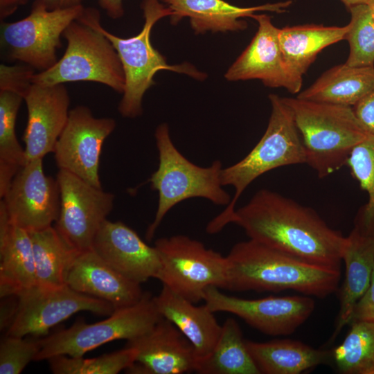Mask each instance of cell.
<instances>
[{
    "label": "cell",
    "instance_id": "cell-28",
    "mask_svg": "<svg viewBox=\"0 0 374 374\" xmlns=\"http://www.w3.org/2000/svg\"><path fill=\"white\" fill-rule=\"evenodd\" d=\"M35 267V285L53 289L66 285V275L78 253L63 240L53 226L29 232Z\"/></svg>",
    "mask_w": 374,
    "mask_h": 374
},
{
    "label": "cell",
    "instance_id": "cell-32",
    "mask_svg": "<svg viewBox=\"0 0 374 374\" xmlns=\"http://www.w3.org/2000/svg\"><path fill=\"white\" fill-rule=\"evenodd\" d=\"M346 166L368 195V201L355 219V226L362 233L374 238V136L368 135L352 150Z\"/></svg>",
    "mask_w": 374,
    "mask_h": 374
},
{
    "label": "cell",
    "instance_id": "cell-9",
    "mask_svg": "<svg viewBox=\"0 0 374 374\" xmlns=\"http://www.w3.org/2000/svg\"><path fill=\"white\" fill-rule=\"evenodd\" d=\"M161 262L158 278L163 285L197 303L206 288L227 289L226 256L184 235L157 239L154 242Z\"/></svg>",
    "mask_w": 374,
    "mask_h": 374
},
{
    "label": "cell",
    "instance_id": "cell-43",
    "mask_svg": "<svg viewBox=\"0 0 374 374\" xmlns=\"http://www.w3.org/2000/svg\"><path fill=\"white\" fill-rule=\"evenodd\" d=\"M367 4L370 8L373 18L374 19V0H370Z\"/></svg>",
    "mask_w": 374,
    "mask_h": 374
},
{
    "label": "cell",
    "instance_id": "cell-1",
    "mask_svg": "<svg viewBox=\"0 0 374 374\" xmlns=\"http://www.w3.org/2000/svg\"><path fill=\"white\" fill-rule=\"evenodd\" d=\"M230 223L249 239L304 261L340 269L346 237L312 208L277 192L260 189L235 209Z\"/></svg>",
    "mask_w": 374,
    "mask_h": 374
},
{
    "label": "cell",
    "instance_id": "cell-17",
    "mask_svg": "<svg viewBox=\"0 0 374 374\" xmlns=\"http://www.w3.org/2000/svg\"><path fill=\"white\" fill-rule=\"evenodd\" d=\"M136 350L130 373L182 374L196 372L198 359L191 343L170 321L161 318L144 335L127 341Z\"/></svg>",
    "mask_w": 374,
    "mask_h": 374
},
{
    "label": "cell",
    "instance_id": "cell-27",
    "mask_svg": "<svg viewBox=\"0 0 374 374\" xmlns=\"http://www.w3.org/2000/svg\"><path fill=\"white\" fill-rule=\"evenodd\" d=\"M348 29V24H303L280 28L279 44L287 64L303 76L323 48L346 39Z\"/></svg>",
    "mask_w": 374,
    "mask_h": 374
},
{
    "label": "cell",
    "instance_id": "cell-25",
    "mask_svg": "<svg viewBox=\"0 0 374 374\" xmlns=\"http://www.w3.org/2000/svg\"><path fill=\"white\" fill-rule=\"evenodd\" d=\"M246 345L260 374H300L332 362L331 350L317 349L297 340L246 339Z\"/></svg>",
    "mask_w": 374,
    "mask_h": 374
},
{
    "label": "cell",
    "instance_id": "cell-4",
    "mask_svg": "<svg viewBox=\"0 0 374 374\" xmlns=\"http://www.w3.org/2000/svg\"><path fill=\"white\" fill-rule=\"evenodd\" d=\"M269 99L271 111L262 138L242 159L222 170V184L232 186L234 195L225 209L208 224V233H216L231 222L238 199L258 177L280 167L305 163L303 143L291 109L276 94H270Z\"/></svg>",
    "mask_w": 374,
    "mask_h": 374
},
{
    "label": "cell",
    "instance_id": "cell-41",
    "mask_svg": "<svg viewBox=\"0 0 374 374\" xmlns=\"http://www.w3.org/2000/svg\"><path fill=\"white\" fill-rule=\"evenodd\" d=\"M48 10L66 9L82 5V0H37Z\"/></svg>",
    "mask_w": 374,
    "mask_h": 374
},
{
    "label": "cell",
    "instance_id": "cell-19",
    "mask_svg": "<svg viewBox=\"0 0 374 374\" xmlns=\"http://www.w3.org/2000/svg\"><path fill=\"white\" fill-rule=\"evenodd\" d=\"M24 100L28 121L23 136L26 161L53 152L69 115L70 97L64 84L33 83Z\"/></svg>",
    "mask_w": 374,
    "mask_h": 374
},
{
    "label": "cell",
    "instance_id": "cell-5",
    "mask_svg": "<svg viewBox=\"0 0 374 374\" xmlns=\"http://www.w3.org/2000/svg\"><path fill=\"white\" fill-rule=\"evenodd\" d=\"M154 136L159 165L149 181L152 189L158 192L159 200L154 219L146 230L148 241L154 238L167 213L184 200L200 197L224 206L231 200L221 182L223 167L220 160L207 167L190 161L174 145L166 123L157 127Z\"/></svg>",
    "mask_w": 374,
    "mask_h": 374
},
{
    "label": "cell",
    "instance_id": "cell-10",
    "mask_svg": "<svg viewBox=\"0 0 374 374\" xmlns=\"http://www.w3.org/2000/svg\"><path fill=\"white\" fill-rule=\"evenodd\" d=\"M82 5L48 10L35 0L28 16L14 22L1 23L0 44L3 57L19 61L40 71L58 60L57 50L68 26L82 12Z\"/></svg>",
    "mask_w": 374,
    "mask_h": 374
},
{
    "label": "cell",
    "instance_id": "cell-11",
    "mask_svg": "<svg viewBox=\"0 0 374 374\" xmlns=\"http://www.w3.org/2000/svg\"><path fill=\"white\" fill-rule=\"evenodd\" d=\"M16 296L15 312L6 332L13 336L46 334L78 312L109 316L115 310L108 302L80 293L66 285L53 289L34 285Z\"/></svg>",
    "mask_w": 374,
    "mask_h": 374
},
{
    "label": "cell",
    "instance_id": "cell-13",
    "mask_svg": "<svg viewBox=\"0 0 374 374\" xmlns=\"http://www.w3.org/2000/svg\"><path fill=\"white\" fill-rule=\"evenodd\" d=\"M203 301L213 312L234 314L271 336L294 333L309 319L315 308L314 299L308 295L246 299L224 294L213 286L205 290Z\"/></svg>",
    "mask_w": 374,
    "mask_h": 374
},
{
    "label": "cell",
    "instance_id": "cell-3",
    "mask_svg": "<svg viewBox=\"0 0 374 374\" xmlns=\"http://www.w3.org/2000/svg\"><path fill=\"white\" fill-rule=\"evenodd\" d=\"M291 109L308 164L319 178L346 166L353 148L366 139L353 107L296 98H283Z\"/></svg>",
    "mask_w": 374,
    "mask_h": 374
},
{
    "label": "cell",
    "instance_id": "cell-21",
    "mask_svg": "<svg viewBox=\"0 0 374 374\" xmlns=\"http://www.w3.org/2000/svg\"><path fill=\"white\" fill-rule=\"evenodd\" d=\"M154 300L161 317L171 321L191 343L198 364L207 357L222 330L214 312L205 304L195 305L163 285Z\"/></svg>",
    "mask_w": 374,
    "mask_h": 374
},
{
    "label": "cell",
    "instance_id": "cell-7",
    "mask_svg": "<svg viewBox=\"0 0 374 374\" xmlns=\"http://www.w3.org/2000/svg\"><path fill=\"white\" fill-rule=\"evenodd\" d=\"M145 23L136 35L122 38L105 29L100 24L98 10L90 8L92 21L96 27L111 42L121 62L125 87L118 105V112L127 118H135L142 114V100L145 91L154 84V76L161 70L183 73L197 79L204 74L190 64L169 65L166 58L152 45L150 33L154 24L160 19L171 16L172 12L159 0H143Z\"/></svg>",
    "mask_w": 374,
    "mask_h": 374
},
{
    "label": "cell",
    "instance_id": "cell-16",
    "mask_svg": "<svg viewBox=\"0 0 374 374\" xmlns=\"http://www.w3.org/2000/svg\"><path fill=\"white\" fill-rule=\"evenodd\" d=\"M258 24L250 44L230 66L225 78L230 81L258 79L269 87H283L292 93L301 91L303 76L287 64L278 39L280 28L265 14L252 16Z\"/></svg>",
    "mask_w": 374,
    "mask_h": 374
},
{
    "label": "cell",
    "instance_id": "cell-37",
    "mask_svg": "<svg viewBox=\"0 0 374 374\" xmlns=\"http://www.w3.org/2000/svg\"><path fill=\"white\" fill-rule=\"evenodd\" d=\"M353 108L368 134L374 136V87Z\"/></svg>",
    "mask_w": 374,
    "mask_h": 374
},
{
    "label": "cell",
    "instance_id": "cell-24",
    "mask_svg": "<svg viewBox=\"0 0 374 374\" xmlns=\"http://www.w3.org/2000/svg\"><path fill=\"white\" fill-rule=\"evenodd\" d=\"M345 278L339 290L340 309L333 339L350 323L355 307L368 289L374 267V238L353 228L342 252Z\"/></svg>",
    "mask_w": 374,
    "mask_h": 374
},
{
    "label": "cell",
    "instance_id": "cell-26",
    "mask_svg": "<svg viewBox=\"0 0 374 374\" xmlns=\"http://www.w3.org/2000/svg\"><path fill=\"white\" fill-rule=\"evenodd\" d=\"M374 87V66L346 63L330 68L298 98L353 107Z\"/></svg>",
    "mask_w": 374,
    "mask_h": 374
},
{
    "label": "cell",
    "instance_id": "cell-20",
    "mask_svg": "<svg viewBox=\"0 0 374 374\" xmlns=\"http://www.w3.org/2000/svg\"><path fill=\"white\" fill-rule=\"evenodd\" d=\"M66 285L108 302L114 310L134 305L144 294L141 284L119 274L92 249L76 254L66 272Z\"/></svg>",
    "mask_w": 374,
    "mask_h": 374
},
{
    "label": "cell",
    "instance_id": "cell-22",
    "mask_svg": "<svg viewBox=\"0 0 374 374\" xmlns=\"http://www.w3.org/2000/svg\"><path fill=\"white\" fill-rule=\"evenodd\" d=\"M166 3L172 12V24L187 17L193 30L197 33L207 30L235 31L244 30L247 24L243 17H252L256 12L271 11L283 12L292 3L291 1L266 3L253 7L235 6L224 0H168Z\"/></svg>",
    "mask_w": 374,
    "mask_h": 374
},
{
    "label": "cell",
    "instance_id": "cell-2",
    "mask_svg": "<svg viewBox=\"0 0 374 374\" xmlns=\"http://www.w3.org/2000/svg\"><path fill=\"white\" fill-rule=\"evenodd\" d=\"M227 289L278 292L292 290L323 299L337 291L341 270L314 265L249 239L226 256Z\"/></svg>",
    "mask_w": 374,
    "mask_h": 374
},
{
    "label": "cell",
    "instance_id": "cell-38",
    "mask_svg": "<svg viewBox=\"0 0 374 374\" xmlns=\"http://www.w3.org/2000/svg\"><path fill=\"white\" fill-rule=\"evenodd\" d=\"M356 320L374 321V267L370 286L355 307L351 322Z\"/></svg>",
    "mask_w": 374,
    "mask_h": 374
},
{
    "label": "cell",
    "instance_id": "cell-33",
    "mask_svg": "<svg viewBox=\"0 0 374 374\" xmlns=\"http://www.w3.org/2000/svg\"><path fill=\"white\" fill-rule=\"evenodd\" d=\"M136 357V350L125 346L123 349L94 358L60 355L47 360L55 374H116L131 366Z\"/></svg>",
    "mask_w": 374,
    "mask_h": 374
},
{
    "label": "cell",
    "instance_id": "cell-8",
    "mask_svg": "<svg viewBox=\"0 0 374 374\" xmlns=\"http://www.w3.org/2000/svg\"><path fill=\"white\" fill-rule=\"evenodd\" d=\"M161 318L154 296L144 292L139 302L115 310L106 319L93 323L80 319L69 328L39 339L40 349L35 361L60 355L82 357L112 341L134 339L149 331Z\"/></svg>",
    "mask_w": 374,
    "mask_h": 374
},
{
    "label": "cell",
    "instance_id": "cell-36",
    "mask_svg": "<svg viewBox=\"0 0 374 374\" xmlns=\"http://www.w3.org/2000/svg\"><path fill=\"white\" fill-rule=\"evenodd\" d=\"M35 69L22 64L17 65H0V89L16 91L24 97L33 82Z\"/></svg>",
    "mask_w": 374,
    "mask_h": 374
},
{
    "label": "cell",
    "instance_id": "cell-42",
    "mask_svg": "<svg viewBox=\"0 0 374 374\" xmlns=\"http://www.w3.org/2000/svg\"><path fill=\"white\" fill-rule=\"evenodd\" d=\"M369 1L370 0H341L348 9L357 5L367 4Z\"/></svg>",
    "mask_w": 374,
    "mask_h": 374
},
{
    "label": "cell",
    "instance_id": "cell-15",
    "mask_svg": "<svg viewBox=\"0 0 374 374\" xmlns=\"http://www.w3.org/2000/svg\"><path fill=\"white\" fill-rule=\"evenodd\" d=\"M115 127L114 119L96 118L86 106L71 109L53 152L59 170L102 188L98 173L100 156L105 140Z\"/></svg>",
    "mask_w": 374,
    "mask_h": 374
},
{
    "label": "cell",
    "instance_id": "cell-14",
    "mask_svg": "<svg viewBox=\"0 0 374 374\" xmlns=\"http://www.w3.org/2000/svg\"><path fill=\"white\" fill-rule=\"evenodd\" d=\"M42 159L26 161L0 202L10 222L28 232L53 226L60 209L57 181L45 175Z\"/></svg>",
    "mask_w": 374,
    "mask_h": 374
},
{
    "label": "cell",
    "instance_id": "cell-34",
    "mask_svg": "<svg viewBox=\"0 0 374 374\" xmlns=\"http://www.w3.org/2000/svg\"><path fill=\"white\" fill-rule=\"evenodd\" d=\"M350 21L346 39L350 50L346 64L351 66H374V19L368 4L348 8Z\"/></svg>",
    "mask_w": 374,
    "mask_h": 374
},
{
    "label": "cell",
    "instance_id": "cell-6",
    "mask_svg": "<svg viewBox=\"0 0 374 374\" xmlns=\"http://www.w3.org/2000/svg\"><path fill=\"white\" fill-rule=\"evenodd\" d=\"M67 46L62 57L47 70L35 73L33 82L55 85L71 82H95L123 93L125 75L111 42L93 24L90 8H84L62 35Z\"/></svg>",
    "mask_w": 374,
    "mask_h": 374
},
{
    "label": "cell",
    "instance_id": "cell-29",
    "mask_svg": "<svg viewBox=\"0 0 374 374\" xmlns=\"http://www.w3.org/2000/svg\"><path fill=\"white\" fill-rule=\"evenodd\" d=\"M201 374H260L251 357L238 323L232 317L222 325L220 337L210 355L199 362Z\"/></svg>",
    "mask_w": 374,
    "mask_h": 374
},
{
    "label": "cell",
    "instance_id": "cell-31",
    "mask_svg": "<svg viewBox=\"0 0 374 374\" xmlns=\"http://www.w3.org/2000/svg\"><path fill=\"white\" fill-rule=\"evenodd\" d=\"M350 324L344 341L331 350L332 363L343 374H374V321Z\"/></svg>",
    "mask_w": 374,
    "mask_h": 374
},
{
    "label": "cell",
    "instance_id": "cell-30",
    "mask_svg": "<svg viewBox=\"0 0 374 374\" xmlns=\"http://www.w3.org/2000/svg\"><path fill=\"white\" fill-rule=\"evenodd\" d=\"M24 100L21 94L0 89V197L8 189L14 177L26 163L25 149L19 144L15 123Z\"/></svg>",
    "mask_w": 374,
    "mask_h": 374
},
{
    "label": "cell",
    "instance_id": "cell-12",
    "mask_svg": "<svg viewBox=\"0 0 374 374\" xmlns=\"http://www.w3.org/2000/svg\"><path fill=\"white\" fill-rule=\"evenodd\" d=\"M56 179L60 209L54 227L76 251L91 249L100 226L113 209L114 194L64 170H59Z\"/></svg>",
    "mask_w": 374,
    "mask_h": 374
},
{
    "label": "cell",
    "instance_id": "cell-23",
    "mask_svg": "<svg viewBox=\"0 0 374 374\" xmlns=\"http://www.w3.org/2000/svg\"><path fill=\"white\" fill-rule=\"evenodd\" d=\"M36 284L30 233L12 224L0 205V296L17 295Z\"/></svg>",
    "mask_w": 374,
    "mask_h": 374
},
{
    "label": "cell",
    "instance_id": "cell-18",
    "mask_svg": "<svg viewBox=\"0 0 374 374\" xmlns=\"http://www.w3.org/2000/svg\"><path fill=\"white\" fill-rule=\"evenodd\" d=\"M91 249L114 269L139 284L151 278L158 279L160 275L161 262L157 248L121 222L105 220Z\"/></svg>",
    "mask_w": 374,
    "mask_h": 374
},
{
    "label": "cell",
    "instance_id": "cell-39",
    "mask_svg": "<svg viewBox=\"0 0 374 374\" xmlns=\"http://www.w3.org/2000/svg\"><path fill=\"white\" fill-rule=\"evenodd\" d=\"M98 3L112 19H118L124 14L123 0H98Z\"/></svg>",
    "mask_w": 374,
    "mask_h": 374
},
{
    "label": "cell",
    "instance_id": "cell-44",
    "mask_svg": "<svg viewBox=\"0 0 374 374\" xmlns=\"http://www.w3.org/2000/svg\"><path fill=\"white\" fill-rule=\"evenodd\" d=\"M159 1H164V2L166 3V1H167L168 0H159Z\"/></svg>",
    "mask_w": 374,
    "mask_h": 374
},
{
    "label": "cell",
    "instance_id": "cell-40",
    "mask_svg": "<svg viewBox=\"0 0 374 374\" xmlns=\"http://www.w3.org/2000/svg\"><path fill=\"white\" fill-rule=\"evenodd\" d=\"M28 0H0V18L3 19L12 15L17 8L27 3Z\"/></svg>",
    "mask_w": 374,
    "mask_h": 374
},
{
    "label": "cell",
    "instance_id": "cell-35",
    "mask_svg": "<svg viewBox=\"0 0 374 374\" xmlns=\"http://www.w3.org/2000/svg\"><path fill=\"white\" fill-rule=\"evenodd\" d=\"M37 341L6 335L0 344V373L19 374L39 351Z\"/></svg>",
    "mask_w": 374,
    "mask_h": 374
}]
</instances>
